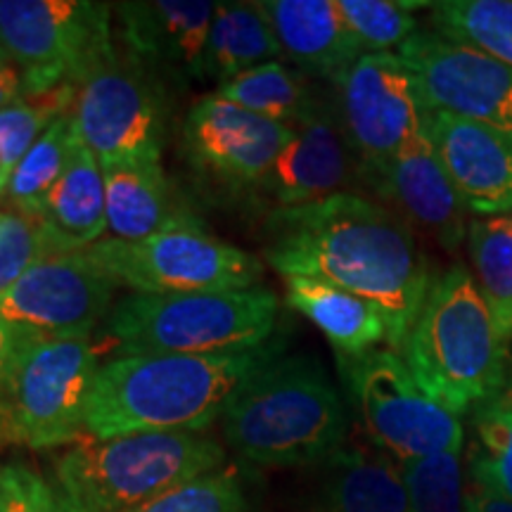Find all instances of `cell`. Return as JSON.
Wrapping results in <instances>:
<instances>
[{
  "label": "cell",
  "mask_w": 512,
  "mask_h": 512,
  "mask_svg": "<svg viewBox=\"0 0 512 512\" xmlns=\"http://www.w3.org/2000/svg\"><path fill=\"white\" fill-rule=\"evenodd\" d=\"M472 271L498 332L512 339V216H479L467 226Z\"/></svg>",
  "instance_id": "obj_27"
},
{
  "label": "cell",
  "mask_w": 512,
  "mask_h": 512,
  "mask_svg": "<svg viewBox=\"0 0 512 512\" xmlns=\"http://www.w3.org/2000/svg\"><path fill=\"white\" fill-rule=\"evenodd\" d=\"M221 422L226 444L261 467L320 465L349 432L342 394L311 354H283L249 375Z\"/></svg>",
  "instance_id": "obj_3"
},
{
  "label": "cell",
  "mask_w": 512,
  "mask_h": 512,
  "mask_svg": "<svg viewBox=\"0 0 512 512\" xmlns=\"http://www.w3.org/2000/svg\"><path fill=\"white\" fill-rule=\"evenodd\" d=\"M427 112H446L512 136V67L420 29L396 50Z\"/></svg>",
  "instance_id": "obj_13"
},
{
  "label": "cell",
  "mask_w": 512,
  "mask_h": 512,
  "mask_svg": "<svg viewBox=\"0 0 512 512\" xmlns=\"http://www.w3.org/2000/svg\"><path fill=\"white\" fill-rule=\"evenodd\" d=\"M413 512H465V477L460 453L415 460L401 465Z\"/></svg>",
  "instance_id": "obj_34"
},
{
  "label": "cell",
  "mask_w": 512,
  "mask_h": 512,
  "mask_svg": "<svg viewBox=\"0 0 512 512\" xmlns=\"http://www.w3.org/2000/svg\"><path fill=\"white\" fill-rule=\"evenodd\" d=\"M370 188L399 207V216L418 223L446 252H456L467 238V209L422 133L411 140L375 178Z\"/></svg>",
  "instance_id": "obj_18"
},
{
  "label": "cell",
  "mask_w": 512,
  "mask_h": 512,
  "mask_svg": "<svg viewBox=\"0 0 512 512\" xmlns=\"http://www.w3.org/2000/svg\"><path fill=\"white\" fill-rule=\"evenodd\" d=\"M434 34L512 67V0H441L430 5Z\"/></svg>",
  "instance_id": "obj_28"
},
{
  "label": "cell",
  "mask_w": 512,
  "mask_h": 512,
  "mask_svg": "<svg viewBox=\"0 0 512 512\" xmlns=\"http://www.w3.org/2000/svg\"><path fill=\"white\" fill-rule=\"evenodd\" d=\"M117 290L83 249L50 254L0 297V316L41 337H91Z\"/></svg>",
  "instance_id": "obj_14"
},
{
  "label": "cell",
  "mask_w": 512,
  "mask_h": 512,
  "mask_svg": "<svg viewBox=\"0 0 512 512\" xmlns=\"http://www.w3.org/2000/svg\"><path fill=\"white\" fill-rule=\"evenodd\" d=\"M72 119L98 164L162 159V100L140 64L119 53L76 86Z\"/></svg>",
  "instance_id": "obj_12"
},
{
  "label": "cell",
  "mask_w": 512,
  "mask_h": 512,
  "mask_svg": "<svg viewBox=\"0 0 512 512\" xmlns=\"http://www.w3.org/2000/svg\"><path fill=\"white\" fill-rule=\"evenodd\" d=\"M292 128V140L264 181L280 207H299L354 192L356 181H363L361 164L344 136L335 102L318 95L311 110Z\"/></svg>",
  "instance_id": "obj_16"
},
{
  "label": "cell",
  "mask_w": 512,
  "mask_h": 512,
  "mask_svg": "<svg viewBox=\"0 0 512 512\" xmlns=\"http://www.w3.org/2000/svg\"><path fill=\"white\" fill-rule=\"evenodd\" d=\"M264 259L283 278H318L380 309L387 349L399 354L430 290L427 256L403 216L358 192L278 207Z\"/></svg>",
  "instance_id": "obj_1"
},
{
  "label": "cell",
  "mask_w": 512,
  "mask_h": 512,
  "mask_svg": "<svg viewBox=\"0 0 512 512\" xmlns=\"http://www.w3.org/2000/svg\"><path fill=\"white\" fill-rule=\"evenodd\" d=\"M0 62H10V60H8V55H5L3 50H0Z\"/></svg>",
  "instance_id": "obj_40"
},
{
  "label": "cell",
  "mask_w": 512,
  "mask_h": 512,
  "mask_svg": "<svg viewBox=\"0 0 512 512\" xmlns=\"http://www.w3.org/2000/svg\"><path fill=\"white\" fill-rule=\"evenodd\" d=\"M337 368L370 444L394 463L463 451V422L420 387L401 354L373 349L337 356Z\"/></svg>",
  "instance_id": "obj_8"
},
{
  "label": "cell",
  "mask_w": 512,
  "mask_h": 512,
  "mask_svg": "<svg viewBox=\"0 0 512 512\" xmlns=\"http://www.w3.org/2000/svg\"><path fill=\"white\" fill-rule=\"evenodd\" d=\"M323 512H413L399 463L375 446H347L320 463Z\"/></svg>",
  "instance_id": "obj_22"
},
{
  "label": "cell",
  "mask_w": 512,
  "mask_h": 512,
  "mask_svg": "<svg viewBox=\"0 0 512 512\" xmlns=\"http://www.w3.org/2000/svg\"><path fill=\"white\" fill-rule=\"evenodd\" d=\"M119 31L136 62L164 64L200 79L216 3L207 0H136L114 5Z\"/></svg>",
  "instance_id": "obj_19"
},
{
  "label": "cell",
  "mask_w": 512,
  "mask_h": 512,
  "mask_svg": "<svg viewBox=\"0 0 512 512\" xmlns=\"http://www.w3.org/2000/svg\"><path fill=\"white\" fill-rule=\"evenodd\" d=\"M292 136V126L247 112L216 93L197 102L185 119V145L195 164L233 183H264Z\"/></svg>",
  "instance_id": "obj_15"
},
{
  "label": "cell",
  "mask_w": 512,
  "mask_h": 512,
  "mask_svg": "<svg viewBox=\"0 0 512 512\" xmlns=\"http://www.w3.org/2000/svg\"><path fill=\"white\" fill-rule=\"evenodd\" d=\"M278 57H283V50L259 3H216L200 79L221 86L247 69L275 62Z\"/></svg>",
  "instance_id": "obj_24"
},
{
  "label": "cell",
  "mask_w": 512,
  "mask_h": 512,
  "mask_svg": "<svg viewBox=\"0 0 512 512\" xmlns=\"http://www.w3.org/2000/svg\"><path fill=\"white\" fill-rule=\"evenodd\" d=\"M335 110L370 183L411 140L425 133L427 107L396 53H368L335 81Z\"/></svg>",
  "instance_id": "obj_11"
},
{
  "label": "cell",
  "mask_w": 512,
  "mask_h": 512,
  "mask_svg": "<svg viewBox=\"0 0 512 512\" xmlns=\"http://www.w3.org/2000/svg\"><path fill=\"white\" fill-rule=\"evenodd\" d=\"M100 366L91 337L36 339L0 403V441L34 451L79 444Z\"/></svg>",
  "instance_id": "obj_9"
},
{
  "label": "cell",
  "mask_w": 512,
  "mask_h": 512,
  "mask_svg": "<svg viewBox=\"0 0 512 512\" xmlns=\"http://www.w3.org/2000/svg\"><path fill=\"white\" fill-rule=\"evenodd\" d=\"M133 512H252L249 477L240 465L226 463Z\"/></svg>",
  "instance_id": "obj_31"
},
{
  "label": "cell",
  "mask_w": 512,
  "mask_h": 512,
  "mask_svg": "<svg viewBox=\"0 0 512 512\" xmlns=\"http://www.w3.org/2000/svg\"><path fill=\"white\" fill-rule=\"evenodd\" d=\"M24 98L22 74L12 62H0V110Z\"/></svg>",
  "instance_id": "obj_38"
},
{
  "label": "cell",
  "mask_w": 512,
  "mask_h": 512,
  "mask_svg": "<svg viewBox=\"0 0 512 512\" xmlns=\"http://www.w3.org/2000/svg\"><path fill=\"white\" fill-rule=\"evenodd\" d=\"M425 133L467 211L512 216V136L446 112H427Z\"/></svg>",
  "instance_id": "obj_17"
},
{
  "label": "cell",
  "mask_w": 512,
  "mask_h": 512,
  "mask_svg": "<svg viewBox=\"0 0 512 512\" xmlns=\"http://www.w3.org/2000/svg\"><path fill=\"white\" fill-rule=\"evenodd\" d=\"M214 93L233 105L245 107L247 112L285 126L299 124L318 98L306 76L285 67L280 60L247 69L235 79L216 86Z\"/></svg>",
  "instance_id": "obj_26"
},
{
  "label": "cell",
  "mask_w": 512,
  "mask_h": 512,
  "mask_svg": "<svg viewBox=\"0 0 512 512\" xmlns=\"http://www.w3.org/2000/svg\"><path fill=\"white\" fill-rule=\"evenodd\" d=\"M36 339H41V335H36L34 330L22 328V325L0 316V403L8 394L19 361Z\"/></svg>",
  "instance_id": "obj_36"
},
{
  "label": "cell",
  "mask_w": 512,
  "mask_h": 512,
  "mask_svg": "<svg viewBox=\"0 0 512 512\" xmlns=\"http://www.w3.org/2000/svg\"><path fill=\"white\" fill-rule=\"evenodd\" d=\"M207 432H145L83 439L55 463V482L79 512H133L185 482L226 465Z\"/></svg>",
  "instance_id": "obj_6"
},
{
  "label": "cell",
  "mask_w": 512,
  "mask_h": 512,
  "mask_svg": "<svg viewBox=\"0 0 512 512\" xmlns=\"http://www.w3.org/2000/svg\"><path fill=\"white\" fill-rule=\"evenodd\" d=\"M285 354L275 335L261 347L219 356H114L88 394L83 439L145 432H207L249 375Z\"/></svg>",
  "instance_id": "obj_2"
},
{
  "label": "cell",
  "mask_w": 512,
  "mask_h": 512,
  "mask_svg": "<svg viewBox=\"0 0 512 512\" xmlns=\"http://www.w3.org/2000/svg\"><path fill=\"white\" fill-rule=\"evenodd\" d=\"M112 8L91 0H0V50L22 74L24 98L79 86L117 55Z\"/></svg>",
  "instance_id": "obj_7"
},
{
  "label": "cell",
  "mask_w": 512,
  "mask_h": 512,
  "mask_svg": "<svg viewBox=\"0 0 512 512\" xmlns=\"http://www.w3.org/2000/svg\"><path fill=\"white\" fill-rule=\"evenodd\" d=\"M0 512H15V496H12L8 467H0Z\"/></svg>",
  "instance_id": "obj_39"
},
{
  "label": "cell",
  "mask_w": 512,
  "mask_h": 512,
  "mask_svg": "<svg viewBox=\"0 0 512 512\" xmlns=\"http://www.w3.org/2000/svg\"><path fill=\"white\" fill-rule=\"evenodd\" d=\"M15 496V512H79L55 479L24 465H5Z\"/></svg>",
  "instance_id": "obj_35"
},
{
  "label": "cell",
  "mask_w": 512,
  "mask_h": 512,
  "mask_svg": "<svg viewBox=\"0 0 512 512\" xmlns=\"http://www.w3.org/2000/svg\"><path fill=\"white\" fill-rule=\"evenodd\" d=\"M268 287L190 294H126L107 313L114 356H219L261 347L278 328Z\"/></svg>",
  "instance_id": "obj_5"
},
{
  "label": "cell",
  "mask_w": 512,
  "mask_h": 512,
  "mask_svg": "<svg viewBox=\"0 0 512 512\" xmlns=\"http://www.w3.org/2000/svg\"><path fill=\"white\" fill-rule=\"evenodd\" d=\"M43 219L76 252L105 240V178L98 159L81 140H76L60 181L46 200Z\"/></svg>",
  "instance_id": "obj_25"
},
{
  "label": "cell",
  "mask_w": 512,
  "mask_h": 512,
  "mask_svg": "<svg viewBox=\"0 0 512 512\" xmlns=\"http://www.w3.org/2000/svg\"><path fill=\"white\" fill-rule=\"evenodd\" d=\"M465 512H512V501L470 475L465 479Z\"/></svg>",
  "instance_id": "obj_37"
},
{
  "label": "cell",
  "mask_w": 512,
  "mask_h": 512,
  "mask_svg": "<svg viewBox=\"0 0 512 512\" xmlns=\"http://www.w3.org/2000/svg\"><path fill=\"white\" fill-rule=\"evenodd\" d=\"M76 140H79V133H76L72 114H64L43 131V136L31 145V150L12 171L8 188L3 192L12 209L43 216L46 200L60 181Z\"/></svg>",
  "instance_id": "obj_29"
},
{
  "label": "cell",
  "mask_w": 512,
  "mask_h": 512,
  "mask_svg": "<svg viewBox=\"0 0 512 512\" xmlns=\"http://www.w3.org/2000/svg\"><path fill=\"white\" fill-rule=\"evenodd\" d=\"M290 309L309 318L337 356H361L387 344V323L377 306L318 278H285Z\"/></svg>",
  "instance_id": "obj_23"
},
{
  "label": "cell",
  "mask_w": 512,
  "mask_h": 512,
  "mask_svg": "<svg viewBox=\"0 0 512 512\" xmlns=\"http://www.w3.org/2000/svg\"><path fill=\"white\" fill-rule=\"evenodd\" d=\"M472 415L477 448L470 458V475L512 501V389L505 387Z\"/></svg>",
  "instance_id": "obj_30"
},
{
  "label": "cell",
  "mask_w": 512,
  "mask_h": 512,
  "mask_svg": "<svg viewBox=\"0 0 512 512\" xmlns=\"http://www.w3.org/2000/svg\"><path fill=\"white\" fill-rule=\"evenodd\" d=\"M83 252L133 294L247 290L264 275L256 256L214 238L202 226L174 228L138 242L105 238Z\"/></svg>",
  "instance_id": "obj_10"
},
{
  "label": "cell",
  "mask_w": 512,
  "mask_h": 512,
  "mask_svg": "<svg viewBox=\"0 0 512 512\" xmlns=\"http://www.w3.org/2000/svg\"><path fill=\"white\" fill-rule=\"evenodd\" d=\"M259 5L283 55L297 64L302 74L335 83L366 55L337 0H264Z\"/></svg>",
  "instance_id": "obj_20"
},
{
  "label": "cell",
  "mask_w": 512,
  "mask_h": 512,
  "mask_svg": "<svg viewBox=\"0 0 512 512\" xmlns=\"http://www.w3.org/2000/svg\"><path fill=\"white\" fill-rule=\"evenodd\" d=\"M107 233L114 240L138 242L166 230L202 226L176 200L162 159H131L102 169Z\"/></svg>",
  "instance_id": "obj_21"
},
{
  "label": "cell",
  "mask_w": 512,
  "mask_h": 512,
  "mask_svg": "<svg viewBox=\"0 0 512 512\" xmlns=\"http://www.w3.org/2000/svg\"><path fill=\"white\" fill-rule=\"evenodd\" d=\"M399 354L420 387L458 418L508 387V342L463 264L432 275Z\"/></svg>",
  "instance_id": "obj_4"
},
{
  "label": "cell",
  "mask_w": 512,
  "mask_h": 512,
  "mask_svg": "<svg viewBox=\"0 0 512 512\" xmlns=\"http://www.w3.org/2000/svg\"><path fill=\"white\" fill-rule=\"evenodd\" d=\"M351 34L363 53H392L413 34H418L415 8H430L432 3H396V0H337Z\"/></svg>",
  "instance_id": "obj_33"
},
{
  "label": "cell",
  "mask_w": 512,
  "mask_h": 512,
  "mask_svg": "<svg viewBox=\"0 0 512 512\" xmlns=\"http://www.w3.org/2000/svg\"><path fill=\"white\" fill-rule=\"evenodd\" d=\"M76 252L55 233L43 216L22 211H0V297L50 254ZM81 252V249H79Z\"/></svg>",
  "instance_id": "obj_32"
}]
</instances>
